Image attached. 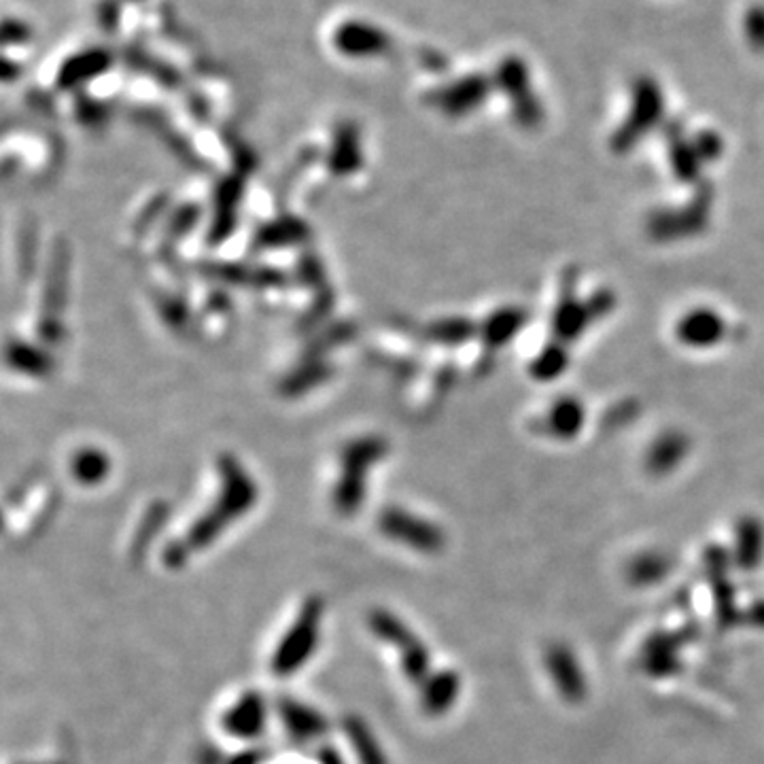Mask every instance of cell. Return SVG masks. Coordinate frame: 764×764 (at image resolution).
<instances>
[{"instance_id": "obj_16", "label": "cell", "mask_w": 764, "mask_h": 764, "mask_svg": "<svg viewBox=\"0 0 764 764\" xmlns=\"http://www.w3.org/2000/svg\"><path fill=\"white\" fill-rule=\"evenodd\" d=\"M7 359L13 370L26 372L28 376H43L51 370V361L47 355L24 342H11L7 349Z\"/></svg>"}, {"instance_id": "obj_25", "label": "cell", "mask_w": 764, "mask_h": 764, "mask_svg": "<svg viewBox=\"0 0 764 764\" xmlns=\"http://www.w3.org/2000/svg\"><path fill=\"white\" fill-rule=\"evenodd\" d=\"M225 762L228 760H223L221 752L215 748V745H206V748H202L198 758V764H225Z\"/></svg>"}, {"instance_id": "obj_10", "label": "cell", "mask_w": 764, "mask_h": 764, "mask_svg": "<svg viewBox=\"0 0 764 764\" xmlns=\"http://www.w3.org/2000/svg\"><path fill=\"white\" fill-rule=\"evenodd\" d=\"M461 694V675L444 669L438 673H431L427 680L421 684V709L423 714L438 718L444 716L446 711L453 707Z\"/></svg>"}, {"instance_id": "obj_19", "label": "cell", "mask_w": 764, "mask_h": 764, "mask_svg": "<svg viewBox=\"0 0 764 764\" xmlns=\"http://www.w3.org/2000/svg\"><path fill=\"white\" fill-rule=\"evenodd\" d=\"M675 650L677 644L671 641L669 637H658L652 644H648L646 652V669L654 675H667L675 669Z\"/></svg>"}, {"instance_id": "obj_26", "label": "cell", "mask_w": 764, "mask_h": 764, "mask_svg": "<svg viewBox=\"0 0 764 764\" xmlns=\"http://www.w3.org/2000/svg\"><path fill=\"white\" fill-rule=\"evenodd\" d=\"M100 3H102V0H100ZM149 3H153V0H109L107 5L121 7V9H145Z\"/></svg>"}, {"instance_id": "obj_27", "label": "cell", "mask_w": 764, "mask_h": 764, "mask_svg": "<svg viewBox=\"0 0 764 764\" xmlns=\"http://www.w3.org/2000/svg\"><path fill=\"white\" fill-rule=\"evenodd\" d=\"M20 764H32V762H20ZM37 764H66V762H37Z\"/></svg>"}, {"instance_id": "obj_6", "label": "cell", "mask_w": 764, "mask_h": 764, "mask_svg": "<svg viewBox=\"0 0 764 764\" xmlns=\"http://www.w3.org/2000/svg\"><path fill=\"white\" fill-rule=\"evenodd\" d=\"M378 531L387 540L399 542L423 554H436L444 548V533L436 525L402 508L382 510L378 516Z\"/></svg>"}, {"instance_id": "obj_7", "label": "cell", "mask_w": 764, "mask_h": 764, "mask_svg": "<svg viewBox=\"0 0 764 764\" xmlns=\"http://www.w3.org/2000/svg\"><path fill=\"white\" fill-rule=\"evenodd\" d=\"M268 705L259 690H247L240 694L234 705L225 709L221 716V728L225 735L240 741L259 739L266 731Z\"/></svg>"}, {"instance_id": "obj_1", "label": "cell", "mask_w": 764, "mask_h": 764, "mask_svg": "<svg viewBox=\"0 0 764 764\" xmlns=\"http://www.w3.org/2000/svg\"><path fill=\"white\" fill-rule=\"evenodd\" d=\"M219 495L189 531L162 550V565L170 571L183 569L191 554L206 550L234 520L245 516L257 503V484L234 457H219Z\"/></svg>"}, {"instance_id": "obj_12", "label": "cell", "mask_w": 764, "mask_h": 764, "mask_svg": "<svg viewBox=\"0 0 764 764\" xmlns=\"http://www.w3.org/2000/svg\"><path fill=\"white\" fill-rule=\"evenodd\" d=\"M361 164V147H359V128L355 124L344 121L334 132V145L329 153V166L336 175L344 177L355 172Z\"/></svg>"}, {"instance_id": "obj_18", "label": "cell", "mask_w": 764, "mask_h": 764, "mask_svg": "<svg viewBox=\"0 0 764 764\" xmlns=\"http://www.w3.org/2000/svg\"><path fill=\"white\" fill-rule=\"evenodd\" d=\"M667 571H669V563L663 557L646 554V557H639L631 563L629 582L635 586H652L656 582L665 580Z\"/></svg>"}, {"instance_id": "obj_11", "label": "cell", "mask_w": 764, "mask_h": 764, "mask_svg": "<svg viewBox=\"0 0 764 764\" xmlns=\"http://www.w3.org/2000/svg\"><path fill=\"white\" fill-rule=\"evenodd\" d=\"M342 733L349 741L351 750L359 764H389V758L382 750L380 741L376 739L370 724L357 714H346L342 718Z\"/></svg>"}, {"instance_id": "obj_8", "label": "cell", "mask_w": 764, "mask_h": 764, "mask_svg": "<svg viewBox=\"0 0 764 764\" xmlns=\"http://www.w3.org/2000/svg\"><path fill=\"white\" fill-rule=\"evenodd\" d=\"M276 714H279L287 737L295 743H312L329 733V722L321 711L293 697H281L276 701Z\"/></svg>"}, {"instance_id": "obj_4", "label": "cell", "mask_w": 764, "mask_h": 764, "mask_svg": "<svg viewBox=\"0 0 764 764\" xmlns=\"http://www.w3.org/2000/svg\"><path fill=\"white\" fill-rule=\"evenodd\" d=\"M387 453V444L380 438H361L342 450V472L332 493L334 510L340 516H355L368 491V470Z\"/></svg>"}, {"instance_id": "obj_3", "label": "cell", "mask_w": 764, "mask_h": 764, "mask_svg": "<svg viewBox=\"0 0 764 764\" xmlns=\"http://www.w3.org/2000/svg\"><path fill=\"white\" fill-rule=\"evenodd\" d=\"M323 612L325 601L319 595H310L304 599L298 616H295L270 658V671L276 677H289L298 673L310 661L312 654L317 652Z\"/></svg>"}, {"instance_id": "obj_15", "label": "cell", "mask_w": 764, "mask_h": 764, "mask_svg": "<svg viewBox=\"0 0 764 764\" xmlns=\"http://www.w3.org/2000/svg\"><path fill=\"white\" fill-rule=\"evenodd\" d=\"M484 92H486V81L482 77H465L450 85V88L438 92L436 100L446 111L461 113L465 109L474 107V104H478Z\"/></svg>"}, {"instance_id": "obj_17", "label": "cell", "mask_w": 764, "mask_h": 764, "mask_svg": "<svg viewBox=\"0 0 764 764\" xmlns=\"http://www.w3.org/2000/svg\"><path fill=\"white\" fill-rule=\"evenodd\" d=\"M308 234L306 225L300 223L298 219H281L270 223L268 228L262 230L259 234V245L262 247H283V245H293V242L304 240Z\"/></svg>"}, {"instance_id": "obj_13", "label": "cell", "mask_w": 764, "mask_h": 764, "mask_svg": "<svg viewBox=\"0 0 764 764\" xmlns=\"http://www.w3.org/2000/svg\"><path fill=\"white\" fill-rule=\"evenodd\" d=\"M168 514H170V508H168V503H164V501H155L147 508L145 516L141 518V525H138V529L132 537V544H130V559L134 563H141L147 557V552H149L151 544L155 542V537L162 533V529L166 525Z\"/></svg>"}, {"instance_id": "obj_22", "label": "cell", "mask_w": 764, "mask_h": 764, "mask_svg": "<svg viewBox=\"0 0 764 764\" xmlns=\"http://www.w3.org/2000/svg\"><path fill=\"white\" fill-rule=\"evenodd\" d=\"M745 41L756 51H764V5H754L743 15Z\"/></svg>"}, {"instance_id": "obj_9", "label": "cell", "mask_w": 764, "mask_h": 764, "mask_svg": "<svg viewBox=\"0 0 764 764\" xmlns=\"http://www.w3.org/2000/svg\"><path fill=\"white\" fill-rule=\"evenodd\" d=\"M546 667L550 671L554 686H557L565 701L582 703L586 699V675L571 650H567L565 646L550 648L546 654Z\"/></svg>"}, {"instance_id": "obj_2", "label": "cell", "mask_w": 764, "mask_h": 764, "mask_svg": "<svg viewBox=\"0 0 764 764\" xmlns=\"http://www.w3.org/2000/svg\"><path fill=\"white\" fill-rule=\"evenodd\" d=\"M321 39L332 54L346 62H376L393 54L395 39L387 24L361 11L329 15Z\"/></svg>"}, {"instance_id": "obj_14", "label": "cell", "mask_w": 764, "mask_h": 764, "mask_svg": "<svg viewBox=\"0 0 764 764\" xmlns=\"http://www.w3.org/2000/svg\"><path fill=\"white\" fill-rule=\"evenodd\" d=\"M71 472L81 486H98L111 472L109 455L98 448H81L73 457Z\"/></svg>"}, {"instance_id": "obj_21", "label": "cell", "mask_w": 764, "mask_h": 764, "mask_svg": "<svg viewBox=\"0 0 764 764\" xmlns=\"http://www.w3.org/2000/svg\"><path fill=\"white\" fill-rule=\"evenodd\" d=\"M329 376V368L327 366H304L298 374H293L291 378H287V382L283 385V393L285 395H298V393H304V389H310L312 385H319V382H323L325 378Z\"/></svg>"}, {"instance_id": "obj_23", "label": "cell", "mask_w": 764, "mask_h": 764, "mask_svg": "<svg viewBox=\"0 0 764 764\" xmlns=\"http://www.w3.org/2000/svg\"><path fill=\"white\" fill-rule=\"evenodd\" d=\"M264 760H266L264 750L251 748V750H242V752L234 754L232 758H228V762L225 764H264Z\"/></svg>"}, {"instance_id": "obj_20", "label": "cell", "mask_w": 764, "mask_h": 764, "mask_svg": "<svg viewBox=\"0 0 764 764\" xmlns=\"http://www.w3.org/2000/svg\"><path fill=\"white\" fill-rule=\"evenodd\" d=\"M739 565L745 569L758 567L762 559V535L756 525H748L743 529L739 537V550H737Z\"/></svg>"}, {"instance_id": "obj_5", "label": "cell", "mask_w": 764, "mask_h": 764, "mask_svg": "<svg viewBox=\"0 0 764 764\" xmlns=\"http://www.w3.org/2000/svg\"><path fill=\"white\" fill-rule=\"evenodd\" d=\"M368 629L374 637L393 646L399 654V667L412 684H423L431 675V654L408 624L385 607H376L368 614Z\"/></svg>"}, {"instance_id": "obj_24", "label": "cell", "mask_w": 764, "mask_h": 764, "mask_svg": "<svg viewBox=\"0 0 764 764\" xmlns=\"http://www.w3.org/2000/svg\"><path fill=\"white\" fill-rule=\"evenodd\" d=\"M317 762L319 764H344L342 754L334 748V745H323L317 752Z\"/></svg>"}]
</instances>
